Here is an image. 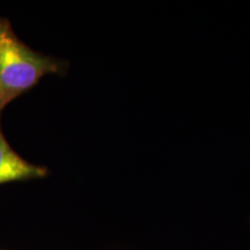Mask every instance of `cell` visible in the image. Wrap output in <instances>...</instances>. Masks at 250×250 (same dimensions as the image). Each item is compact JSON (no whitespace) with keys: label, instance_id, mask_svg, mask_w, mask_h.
Listing matches in <instances>:
<instances>
[{"label":"cell","instance_id":"cell-1","mask_svg":"<svg viewBox=\"0 0 250 250\" xmlns=\"http://www.w3.org/2000/svg\"><path fill=\"white\" fill-rule=\"evenodd\" d=\"M70 62L31 49L18 37L11 21L0 17V120L4 109L30 92L48 74L66 76Z\"/></svg>","mask_w":250,"mask_h":250},{"label":"cell","instance_id":"cell-2","mask_svg":"<svg viewBox=\"0 0 250 250\" xmlns=\"http://www.w3.org/2000/svg\"><path fill=\"white\" fill-rule=\"evenodd\" d=\"M50 169L22 158L6 139L0 120V186L45 179Z\"/></svg>","mask_w":250,"mask_h":250},{"label":"cell","instance_id":"cell-3","mask_svg":"<svg viewBox=\"0 0 250 250\" xmlns=\"http://www.w3.org/2000/svg\"><path fill=\"white\" fill-rule=\"evenodd\" d=\"M0 250H11V249H7V248H4V247H0Z\"/></svg>","mask_w":250,"mask_h":250}]
</instances>
